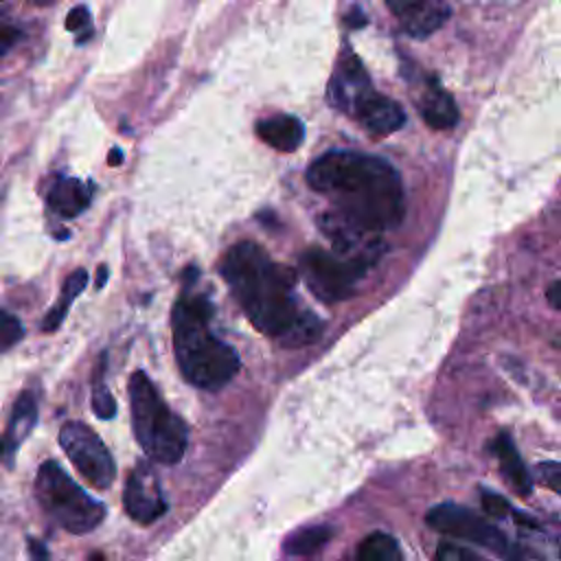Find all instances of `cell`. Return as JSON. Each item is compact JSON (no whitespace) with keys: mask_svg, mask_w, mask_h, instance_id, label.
I'll return each mask as SVG.
<instances>
[{"mask_svg":"<svg viewBox=\"0 0 561 561\" xmlns=\"http://www.w3.org/2000/svg\"><path fill=\"white\" fill-rule=\"evenodd\" d=\"M129 410L134 436L142 451L160 465L180 462L188 445V427L175 412H171L142 370H136L129 377Z\"/></svg>","mask_w":561,"mask_h":561,"instance_id":"277c9868","label":"cell"},{"mask_svg":"<svg viewBox=\"0 0 561 561\" xmlns=\"http://www.w3.org/2000/svg\"><path fill=\"white\" fill-rule=\"evenodd\" d=\"M307 184L333 202L348 221L381 234L403 221L405 195L397 169L359 151L335 149L307 169Z\"/></svg>","mask_w":561,"mask_h":561,"instance_id":"7a4b0ae2","label":"cell"},{"mask_svg":"<svg viewBox=\"0 0 561 561\" xmlns=\"http://www.w3.org/2000/svg\"><path fill=\"white\" fill-rule=\"evenodd\" d=\"M425 522L436 533H443V535H449L456 539H465L473 546H480V548L493 552L495 557H500L504 561H522L524 559V550L506 533H502L495 524H491L486 517H480L478 513H473L467 506H458L451 502L438 504L427 511Z\"/></svg>","mask_w":561,"mask_h":561,"instance_id":"8992f818","label":"cell"},{"mask_svg":"<svg viewBox=\"0 0 561 561\" xmlns=\"http://www.w3.org/2000/svg\"><path fill=\"white\" fill-rule=\"evenodd\" d=\"M256 134L263 142L278 151H296L305 138V125L289 114H276L256 123Z\"/></svg>","mask_w":561,"mask_h":561,"instance_id":"9a60e30c","label":"cell"},{"mask_svg":"<svg viewBox=\"0 0 561 561\" xmlns=\"http://www.w3.org/2000/svg\"><path fill=\"white\" fill-rule=\"evenodd\" d=\"M535 476H537V480H539L546 489H550V491H554L557 495H561V462L543 460V462L537 465Z\"/></svg>","mask_w":561,"mask_h":561,"instance_id":"cb8c5ba5","label":"cell"},{"mask_svg":"<svg viewBox=\"0 0 561 561\" xmlns=\"http://www.w3.org/2000/svg\"><path fill=\"white\" fill-rule=\"evenodd\" d=\"M353 116L373 136H388L401 129L405 123V112L401 110V105L394 99L379 94L375 90L357 105Z\"/></svg>","mask_w":561,"mask_h":561,"instance_id":"7c38bea8","label":"cell"},{"mask_svg":"<svg viewBox=\"0 0 561 561\" xmlns=\"http://www.w3.org/2000/svg\"><path fill=\"white\" fill-rule=\"evenodd\" d=\"M219 272L256 331L283 346H305L320 337L322 320L302 309L294 294L296 272L276 263L259 243L239 241L228 248Z\"/></svg>","mask_w":561,"mask_h":561,"instance_id":"6da1fadb","label":"cell"},{"mask_svg":"<svg viewBox=\"0 0 561 561\" xmlns=\"http://www.w3.org/2000/svg\"><path fill=\"white\" fill-rule=\"evenodd\" d=\"M85 561H105V557H103L101 552H94V554H90Z\"/></svg>","mask_w":561,"mask_h":561,"instance_id":"4dcf8cb0","label":"cell"},{"mask_svg":"<svg viewBox=\"0 0 561 561\" xmlns=\"http://www.w3.org/2000/svg\"><path fill=\"white\" fill-rule=\"evenodd\" d=\"M353 561H403V550L392 535L375 530L357 543Z\"/></svg>","mask_w":561,"mask_h":561,"instance_id":"ac0fdd59","label":"cell"},{"mask_svg":"<svg viewBox=\"0 0 561 561\" xmlns=\"http://www.w3.org/2000/svg\"><path fill=\"white\" fill-rule=\"evenodd\" d=\"M373 92L370 77L366 75L362 61L353 53H344L337 61V68L329 83V99L335 107L346 112L348 116L355 114L357 105Z\"/></svg>","mask_w":561,"mask_h":561,"instance_id":"30bf717a","label":"cell"},{"mask_svg":"<svg viewBox=\"0 0 561 561\" xmlns=\"http://www.w3.org/2000/svg\"><path fill=\"white\" fill-rule=\"evenodd\" d=\"M24 335V329H22V322L11 316L9 311H2V324H0V340H2V348L9 351L13 344H18Z\"/></svg>","mask_w":561,"mask_h":561,"instance_id":"d4e9b609","label":"cell"},{"mask_svg":"<svg viewBox=\"0 0 561 561\" xmlns=\"http://www.w3.org/2000/svg\"><path fill=\"white\" fill-rule=\"evenodd\" d=\"M386 4L412 37L432 35L449 18L445 0H386Z\"/></svg>","mask_w":561,"mask_h":561,"instance_id":"8fae6325","label":"cell"},{"mask_svg":"<svg viewBox=\"0 0 561 561\" xmlns=\"http://www.w3.org/2000/svg\"><path fill=\"white\" fill-rule=\"evenodd\" d=\"M13 35H18V33H15V31H11V28H4V31H2V37H4V42H2V50H7V48H9V44H11Z\"/></svg>","mask_w":561,"mask_h":561,"instance_id":"f1b7e54d","label":"cell"},{"mask_svg":"<svg viewBox=\"0 0 561 561\" xmlns=\"http://www.w3.org/2000/svg\"><path fill=\"white\" fill-rule=\"evenodd\" d=\"M480 502H482V511L489 517H506L513 515V506L508 504V500H504L500 493L491 491V489H480Z\"/></svg>","mask_w":561,"mask_h":561,"instance_id":"603a6c76","label":"cell"},{"mask_svg":"<svg viewBox=\"0 0 561 561\" xmlns=\"http://www.w3.org/2000/svg\"><path fill=\"white\" fill-rule=\"evenodd\" d=\"M28 548H31V554H33V561H48V552L44 548L42 541L37 539H28Z\"/></svg>","mask_w":561,"mask_h":561,"instance_id":"83f0119b","label":"cell"},{"mask_svg":"<svg viewBox=\"0 0 561 561\" xmlns=\"http://www.w3.org/2000/svg\"><path fill=\"white\" fill-rule=\"evenodd\" d=\"M46 202H48V208L55 215H59L64 219H70V217L81 215L88 208V204H90V188L81 180H77V178L59 175L53 182Z\"/></svg>","mask_w":561,"mask_h":561,"instance_id":"5bb4252c","label":"cell"},{"mask_svg":"<svg viewBox=\"0 0 561 561\" xmlns=\"http://www.w3.org/2000/svg\"><path fill=\"white\" fill-rule=\"evenodd\" d=\"M559 559H561V535H559Z\"/></svg>","mask_w":561,"mask_h":561,"instance_id":"1f68e13d","label":"cell"},{"mask_svg":"<svg viewBox=\"0 0 561 561\" xmlns=\"http://www.w3.org/2000/svg\"><path fill=\"white\" fill-rule=\"evenodd\" d=\"M33 489L42 511L70 535H85L105 517V506L83 491L55 460L39 465Z\"/></svg>","mask_w":561,"mask_h":561,"instance_id":"5b68a950","label":"cell"},{"mask_svg":"<svg viewBox=\"0 0 561 561\" xmlns=\"http://www.w3.org/2000/svg\"><path fill=\"white\" fill-rule=\"evenodd\" d=\"M118 162H121V151L114 149V151H112V158H110V164H118Z\"/></svg>","mask_w":561,"mask_h":561,"instance_id":"f546056e","label":"cell"},{"mask_svg":"<svg viewBox=\"0 0 561 561\" xmlns=\"http://www.w3.org/2000/svg\"><path fill=\"white\" fill-rule=\"evenodd\" d=\"M489 451L497 458V467L502 478L506 480V484L522 497H528L533 493V476L526 469L511 434L500 432L491 443H489Z\"/></svg>","mask_w":561,"mask_h":561,"instance_id":"4fadbf2b","label":"cell"},{"mask_svg":"<svg viewBox=\"0 0 561 561\" xmlns=\"http://www.w3.org/2000/svg\"><path fill=\"white\" fill-rule=\"evenodd\" d=\"M434 561H489V559L480 557L478 552H473V550H469L465 546H458V543H451V541H443L436 548Z\"/></svg>","mask_w":561,"mask_h":561,"instance_id":"7402d4cb","label":"cell"},{"mask_svg":"<svg viewBox=\"0 0 561 561\" xmlns=\"http://www.w3.org/2000/svg\"><path fill=\"white\" fill-rule=\"evenodd\" d=\"M103 370H105V357H101L96 370H94V379H92V410L99 419H112L116 414V401L110 394L105 379H103Z\"/></svg>","mask_w":561,"mask_h":561,"instance_id":"44dd1931","label":"cell"},{"mask_svg":"<svg viewBox=\"0 0 561 561\" xmlns=\"http://www.w3.org/2000/svg\"><path fill=\"white\" fill-rule=\"evenodd\" d=\"M66 28L72 33H81L79 42L85 39V35L90 33V13L85 7H75L68 18H66ZM90 37V35H88Z\"/></svg>","mask_w":561,"mask_h":561,"instance_id":"484cf974","label":"cell"},{"mask_svg":"<svg viewBox=\"0 0 561 561\" xmlns=\"http://www.w3.org/2000/svg\"><path fill=\"white\" fill-rule=\"evenodd\" d=\"M546 300H548L557 311H561V280H554V283L548 285V289H546Z\"/></svg>","mask_w":561,"mask_h":561,"instance_id":"4316f807","label":"cell"},{"mask_svg":"<svg viewBox=\"0 0 561 561\" xmlns=\"http://www.w3.org/2000/svg\"><path fill=\"white\" fill-rule=\"evenodd\" d=\"M123 506L138 524H151L167 513V500L158 476L147 462H138L125 482Z\"/></svg>","mask_w":561,"mask_h":561,"instance_id":"9c48e42d","label":"cell"},{"mask_svg":"<svg viewBox=\"0 0 561 561\" xmlns=\"http://www.w3.org/2000/svg\"><path fill=\"white\" fill-rule=\"evenodd\" d=\"M85 285H88V272H85V270H77V272H72V274L66 278L64 289H61L57 302L50 307V311L46 313V318H44V322H42V329H44L46 333L59 329V324L64 322V318H66L70 305H72L75 298L85 289Z\"/></svg>","mask_w":561,"mask_h":561,"instance_id":"d6986e66","label":"cell"},{"mask_svg":"<svg viewBox=\"0 0 561 561\" xmlns=\"http://www.w3.org/2000/svg\"><path fill=\"white\" fill-rule=\"evenodd\" d=\"M370 265V261L320 248H309L300 256L302 280L322 302H340L351 298Z\"/></svg>","mask_w":561,"mask_h":561,"instance_id":"52a82bcc","label":"cell"},{"mask_svg":"<svg viewBox=\"0 0 561 561\" xmlns=\"http://www.w3.org/2000/svg\"><path fill=\"white\" fill-rule=\"evenodd\" d=\"M59 445L75 469L96 489H107L116 478V465L101 436L81 421H68L59 430Z\"/></svg>","mask_w":561,"mask_h":561,"instance_id":"ba28073f","label":"cell"},{"mask_svg":"<svg viewBox=\"0 0 561 561\" xmlns=\"http://www.w3.org/2000/svg\"><path fill=\"white\" fill-rule=\"evenodd\" d=\"M213 305L206 296L184 294L173 307V351L184 379L202 390H219L237 375V351L210 329Z\"/></svg>","mask_w":561,"mask_h":561,"instance_id":"3957f363","label":"cell"},{"mask_svg":"<svg viewBox=\"0 0 561 561\" xmlns=\"http://www.w3.org/2000/svg\"><path fill=\"white\" fill-rule=\"evenodd\" d=\"M37 421V399L33 392H22L13 405V414L4 434V451L7 456L13 454L20 443L28 436Z\"/></svg>","mask_w":561,"mask_h":561,"instance_id":"e0dca14e","label":"cell"},{"mask_svg":"<svg viewBox=\"0 0 561 561\" xmlns=\"http://www.w3.org/2000/svg\"><path fill=\"white\" fill-rule=\"evenodd\" d=\"M419 112L432 129H449L458 123V107H456L451 94L447 90H443L436 79H432L430 85L425 88Z\"/></svg>","mask_w":561,"mask_h":561,"instance_id":"2e32d148","label":"cell"},{"mask_svg":"<svg viewBox=\"0 0 561 561\" xmlns=\"http://www.w3.org/2000/svg\"><path fill=\"white\" fill-rule=\"evenodd\" d=\"M333 535V528L331 526H307V528H300L296 533H291L287 539H285V552L287 554H311L316 550H320Z\"/></svg>","mask_w":561,"mask_h":561,"instance_id":"ffe728a7","label":"cell"}]
</instances>
